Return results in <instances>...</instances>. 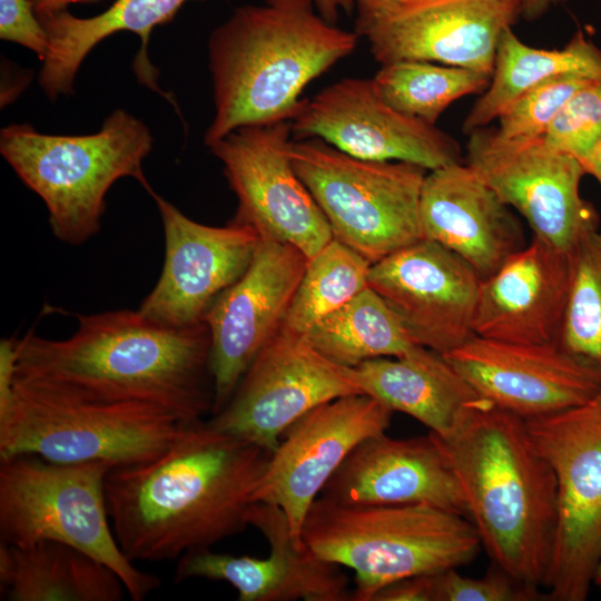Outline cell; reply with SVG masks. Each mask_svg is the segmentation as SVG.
<instances>
[{
	"label": "cell",
	"instance_id": "1",
	"mask_svg": "<svg viewBox=\"0 0 601 601\" xmlns=\"http://www.w3.org/2000/svg\"><path fill=\"white\" fill-rule=\"evenodd\" d=\"M270 455L199 420L155 459L111 467L105 492L121 551L132 562L170 561L238 534Z\"/></svg>",
	"mask_w": 601,
	"mask_h": 601
},
{
	"label": "cell",
	"instance_id": "2",
	"mask_svg": "<svg viewBox=\"0 0 601 601\" xmlns=\"http://www.w3.org/2000/svg\"><path fill=\"white\" fill-rule=\"evenodd\" d=\"M66 339L29 331L17 337L18 378L89 397L157 406L184 423L214 405L210 335L205 322L174 327L138 309L77 315Z\"/></svg>",
	"mask_w": 601,
	"mask_h": 601
},
{
	"label": "cell",
	"instance_id": "3",
	"mask_svg": "<svg viewBox=\"0 0 601 601\" xmlns=\"http://www.w3.org/2000/svg\"><path fill=\"white\" fill-rule=\"evenodd\" d=\"M358 39L324 19L313 0L236 8L208 39L215 115L205 145L242 127L290 121L305 87L349 56Z\"/></svg>",
	"mask_w": 601,
	"mask_h": 601
},
{
	"label": "cell",
	"instance_id": "4",
	"mask_svg": "<svg viewBox=\"0 0 601 601\" xmlns=\"http://www.w3.org/2000/svg\"><path fill=\"white\" fill-rule=\"evenodd\" d=\"M442 441L482 546L497 568L539 592L553 549L556 480L526 421L481 398Z\"/></svg>",
	"mask_w": 601,
	"mask_h": 601
},
{
	"label": "cell",
	"instance_id": "5",
	"mask_svg": "<svg viewBox=\"0 0 601 601\" xmlns=\"http://www.w3.org/2000/svg\"><path fill=\"white\" fill-rule=\"evenodd\" d=\"M323 560L355 572L353 601H372L384 587L459 568L482 546L464 515L428 504H345L318 496L302 529Z\"/></svg>",
	"mask_w": 601,
	"mask_h": 601
},
{
	"label": "cell",
	"instance_id": "6",
	"mask_svg": "<svg viewBox=\"0 0 601 601\" xmlns=\"http://www.w3.org/2000/svg\"><path fill=\"white\" fill-rule=\"evenodd\" d=\"M151 147L148 127L122 109L90 135H46L28 124L0 132L1 155L46 204L55 237L73 246L100 230L106 195L118 179L151 188L142 170Z\"/></svg>",
	"mask_w": 601,
	"mask_h": 601
},
{
	"label": "cell",
	"instance_id": "7",
	"mask_svg": "<svg viewBox=\"0 0 601 601\" xmlns=\"http://www.w3.org/2000/svg\"><path fill=\"white\" fill-rule=\"evenodd\" d=\"M188 423L146 403L85 396L16 376L0 413V459L31 454L58 463L150 461Z\"/></svg>",
	"mask_w": 601,
	"mask_h": 601
},
{
	"label": "cell",
	"instance_id": "8",
	"mask_svg": "<svg viewBox=\"0 0 601 601\" xmlns=\"http://www.w3.org/2000/svg\"><path fill=\"white\" fill-rule=\"evenodd\" d=\"M111 467L100 461L58 463L31 454L0 459L1 542L72 545L112 569L129 597L141 601L160 581L136 568L115 538L105 492Z\"/></svg>",
	"mask_w": 601,
	"mask_h": 601
},
{
	"label": "cell",
	"instance_id": "9",
	"mask_svg": "<svg viewBox=\"0 0 601 601\" xmlns=\"http://www.w3.org/2000/svg\"><path fill=\"white\" fill-rule=\"evenodd\" d=\"M289 158L333 238L372 264L424 238L420 203L425 168L358 159L319 138L293 139Z\"/></svg>",
	"mask_w": 601,
	"mask_h": 601
},
{
	"label": "cell",
	"instance_id": "10",
	"mask_svg": "<svg viewBox=\"0 0 601 601\" xmlns=\"http://www.w3.org/2000/svg\"><path fill=\"white\" fill-rule=\"evenodd\" d=\"M525 421L556 480L546 597L584 601L601 556V395L581 406Z\"/></svg>",
	"mask_w": 601,
	"mask_h": 601
},
{
	"label": "cell",
	"instance_id": "11",
	"mask_svg": "<svg viewBox=\"0 0 601 601\" xmlns=\"http://www.w3.org/2000/svg\"><path fill=\"white\" fill-rule=\"evenodd\" d=\"M355 32L380 65L422 60L492 76L499 39L518 0H354Z\"/></svg>",
	"mask_w": 601,
	"mask_h": 601
},
{
	"label": "cell",
	"instance_id": "12",
	"mask_svg": "<svg viewBox=\"0 0 601 601\" xmlns=\"http://www.w3.org/2000/svg\"><path fill=\"white\" fill-rule=\"evenodd\" d=\"M464 162L538 237L569 254L598 216L580 194L583 164L542 138L508 139L489 126L467 135Z\"/></svg>",
	"mask_w": 601,
	"mask_h": 601
},
{
	"label": "cell",
	"instance_id": "13",
	"mask_svg": "<svg viewBox=\"0 0 601 601\" xmlns=\"http://www.w3.org/2000/svg\"><path fill=\"white\" fill-rule=\"evenodd\" d=\"M290 121L246 126L209 147L223 164L237 198L234 221L262 239L296 247L314 257L332 238L331 227L289 158Z\"/></svg>",
	"mask_w": 601,
	"mask_h": 601
},
{
	"label": "cell",
	"instance_id": "14",
	"mask_svg": "<svg viewBox=\"0 0 601 601\" xmlns=\"http://www.w3.org/2000/svg\"><path fill=\"white\" fill-rule=\"evenodd\" d=\"M353 394L362 393L349 367L326 358L304 335L280 327L209 423L273 453L279 436L307 412Z\"/></svg>",
	"mask_w": 601,
	"mask_h": 601
},
{
	"label": "cell",
	"instance_id": "15",
	"mask_svg": "<svg viewBox=\"0 0 601 601\" xmlns=\"http://www.w3.org/2000/svg\"><path fill=\"white\" fill-rule=\"evenodd\" d=\"M290 127L294 140L319 138L358 159L404 161L427 171L463 162L452 136L392 108L372 78H344L303 99Z\"/></svg>",
	"mask_w": 601,
	"mask_h": 601
},
{
	"label": "cell",
	"instance_id": "16",
	"mask_svg": "<svg viewBox=\"0 0 601 601\" xmlns=\"http://www.w3.org/2000/svg\"><path fill=\"white\" fill-rule=\"evenodd\" d=\"M392 411L365 394L342 396L303 415L272 453L254 502L278 506L297 548L313 502L349 453L364 440L385 433Z\"/></svg>",
	"mask_w": 601,
	"mask_h": 601
},
{
	"label": "cell",
	"instance_id": "17",
	"mask_svg": "<svg viewBox=\"0 0 601 601\" xmlns=\"http://www.w3.org/2000/svg\"><path fill=\"white\" fill-rule=\"evenodd\" d=\"M148 193L161 218L165 259L138 311L174 327L203 323L213 303L249 267L262 238L234 220L224 227L197 223L152 188Z\"/></svg>",
	"mask_w": 601,
	"mask_h": 601
},
{
	"label": "cell",
	"instance_id": "18",
	"mask_svg": "<svg viewBox=\"0 0 601 601\" xmlns=\"http://www.w3.org/2000/svg\"><path fill=\"white\" fill-rule=\"evenodd\" d=\"M306 264L296 247L262 239L246 272L206 313L214 380L211 415L227 404L255 357L280 329Z\"/></svg>",
	"mask_w": 601,
	"mask_h": 601
},
{
	"label": "cell",
	"instance_id": "19",
	"mask_svg": "<svg viewBox=\"0 0 601 601\" xmlns=\"http://www.w3.org/2000/svg\"><path fill=\"white\" fill-rule=\"evenodd\" d=\"M444 356L480 396L524 420L581 406L601 392V366L559 343L474 335Z\"/></svg>",
	"mask_w": 601,
	"mask_h": 601
},
{
	"label": "cell",
	"instance_id": "20",
	"mask_svg": "<svg viewBox=\"0 0 601 601\" xmlns=\"http://www.w3.org/2000/svg\"><path fill=\"white\" fill-rule=\"evenodd\" d=\"M482 277L463 258L423 238L372 264V287L417 345L442 355L474 336Z\"/></svg>",
	"mask_w": 601,
	"mask_h": 601
},
{
	"label": "cell",
	"instance_id": "21",
	"mask_svg": "<svg viewBox=\"0 0 601 601\" xmlns=\"http://www.w3.org/2000/svg\"><path fill=\"white\" fill-rule=\"evenodd\" d=\"M248 523L267 540V558L193 550L179 558L175 582L191 578L225 581L237 590L238 601L352 600L343 566L321 559L306 545L297 548L278 506L254 502Z\"/></svg>",
	"mask_w": 601,
	"mask_h": 601
},
{
	"label": "cell",
	"instance_id": "22",
	"mask_svg": "<svg viewBox=\"0 0 601 601\" xmlns=\"http://www.w3.org/2000/svg\"><path fill=\"white\" fill-rule=\"evenodd\" d=\"M345 504H428L467 516L466 501L441 437L362 441L321 494Z\"/></svg>",
	"mask_w": 601,
	"mask_h": 601
},
{
	"label": "cell",
	"instance_id": "23",
	"mask_svg": "<svg viewBox=\"0 0 601 601\" xmlns=\"http://www.w3.org/2000/svg\"><path fill=\"white\" fill-rule=\"evenodd\" d=\"M569 283V254L533 236L482 279L474 335L509 343H559Z\"/></svg>",
	"mask_w": 601,
	"mask_h": 601
},
{
	"label": "cell",
	"instance_id": "24",
	"mask_svg": "<svg viewBox=\"0 0 601 601\" xmlns=\"http://www.w3.org/2000/svg\"><path fill=\"white\" fill-rule=\"evenodd\" d=\"M420 217L423 237L463 258L482 279L526 245L513 209L464 161L427 171Z\"/></svg>",
	"mask_w": 601,
	"mask_h": 601
},
{
	"label": "cell",
	"instance_id": "25",
	"mask_svg": "<svg viewBox=\"0 0 601 601\" xmlns=\"http://www.w3.org/2000/svg\"><path fill=\"white\" fill-rule=\"evenodd\" d=\"M362 394L392 412L405 413L446 440L483 398L444 355L416 345L396 357H378L349 367Z\"/></svg>",
	"mask_w": 601,
	"mask_h": 601
},
{
	"label": "cell",
	"instance_id": "26",
	"mask_svg": "<svg viewBox=\"0 0 601 601\" xmlns=\"http://www.w3.org/2000/svg\"><path fill=\"white\" fill-rule=\"evenodd\" d=\"M0 582L9 601H120L127 591L108 565L58 541L1 542Z\"/></svg>",
	"mask_w": 601,
	"mask_h": 601
},
{
	"label": "cell",
	"instance_id": "27",
	"mask_svg": "<svg viewBox=\"0 0 601 601\" xmlns=\"http://www.w3.org/2000/svg\"><path fill=\"white\" fill-rule=\"evenodd\" d=\"M188 1L116 0L107 10L89 18L75 17L68 10L38 16L48 37V50L39 72L43 92L51 100L71 93L76 75L87 55L105 38L120 31L140 37L139 61L144 60L150 68L146 48L152 29L171 21Z\"/></svg>",
	"mask_w": 601,
	"mask_h": 601
},
{
	"label": "cell",
	"instance_id": "28",
	"mask_svg": "<svg viewBox=\"0 0 601 601\" xmlns=\"http://www.w3.org/2000/svg\"><path fill=\"white\" fill-rule=\"evenodd\" d=\"M572 76L601 81V49L581 30L561 49L524 43L510 27L501 35L490 83L464 118L462 130L489 126L519 96L548 79Z\"/></svg>",
	"mask_w": 601,
	"mask_h": 601
},
{
	"label": "cell",
	"instance_id": "29",
	"mask_svg": "<svg viewBox=\"0 0 601 601\" xmlns=\"http://www.w3.org/2000/svg\"><path fill=\"white\" fill-rule=\"evenodd\" d=\"M304 337L326 358L345 367L401 356L417 345L398 316L370 286L317 322Z\"/></svg>",
	"mask_w": 601,
	"mask_h": 601
},
{
	"label": "cell",
	"instance_id": "30",
	"mask_svg": "<svg viewBox=\"0 0 601 601\" xmlns=\"http://www.w3.org/2000/svg\"><path fill=\"white\" fill-rule=\"evenodd\" d=\"M490 79L491 76L469 68L422 60L381 65L372 78L387 105L431 125L454 101L484 92Z\"/></svg>",
	"mask_w": 601,
	"mask_h": 601
},
{
	"label": "cell",
	"instance_id": "31",
	"mask_svg": "<svg viewBox=\"0 0 601 601\" xmlns=\"http://www.w3.org/2000/svg\"><path fill=\"white\" fill-rule=\"evenodd\" d=\"M371 266L357 252L332 238L307 260L282 327L305 335L368 286Z\"/></svg>",
	"mask_w": 601,
	"mask_h": 601
},
{
	"label": "cell",
	"instance_id": "32",
	"mask_svg": "<svg viewBox=\"0 0 601 601\" xmlns=\"http://www.w3.org/2000/svg\"><path fill=\"white\" fill-rule=\"evenodd\" d=\"M570 283L559 344L601 366V231L585 234L569 253Z\"/></svg>",
	"mask_w": 601,
	"mask_h": 601
},
{
	"label": "cell",
	"instance_id": "33",
	"mask_svg": "<svg viewBox=\"0 0 601 601\" xmlns=\"http://www.w3.org/2000/svg\"><path fill=\"white\" fill-rule=\"evenodd\" d=\"M591 82L593 80L561 76L533 86L500 114L496 131L508 139L542 138L565 102Z\"/></svg>",
	"mask_w": 601,
	"mask_h": 601
},
{
	"label": "cell",
	"instance_id": "34",
	"mask_svg": "<svg viewBox=\"0 0 601 601\" xmlns=\"http://www.w3.org/2000/svg\"><path fill=\"white\" fill-rule=\"evenodd\" d=\"M542 139L553 149L583 164L601 144V81L578 90L559 111Z\"/></svg>",
	"mask_w": 601,
	"mask_h": 601
},
{
	"label": "cell",
	"instance_id": "35",
	"mask_svg": "<svg viewBox=\"0 0 601 601\" xmlns=\"http://www.w3.org/2000/svg\"><path fill=\"white\" fill-rule=\"evenodd\" d=\"M435 588L436 601H531L540 595L496 565L482 578L462 575L456 568L439 571Z\"/></svg>",
	"mask_w": 601,
	"mask_h": 601
},
{
	"label": "cell",
	"instance_id": "36",
	"mask_svg": "<svg viewBox=\"0 0 601 601\" xmlns=\"http://www.w3.org/2000/svg\"><path fill=\"white\" fill-rule=\"evenodd\" d=\"M0 38L46 57L48 37L29 0H0Z\"/></svg>",
	"mask_w": 601,
	"mask_h": 601
},
{
	"label": "cell",
	"instance_id": "37",
	"mask_svg": "<svg viewBox=\"0 0 601 601\" xmlns=\"http://www.w3.org/2000/svg\"><path fill=\"white\" fill-rule=\"evenodd\" d=\"M435 573L395 581L381 589L372 601H436Z\"/></svg>",
	"mask_w": 601,
	"mask_h": 601
},
{
	"label": "cell",
	"instance_id": "38",
	"mask_svg": "<svg viewBox=\"0 0 601 601\" xmlns=\"http://www.w3.org/2000/svg\"><path fill=\"white\" fill-rule=\"evenodd\" d=\"M17 374V337L0 341V413L9 405Z\"/></svg>",
	"mask_w": 601,
	"mask_h": 601
},
{
	"label": "cell",
	"instance_id": "39",
	"mask_svg": "<svg viewBox=\"0 0 601 601\" xmlns=\"http://www.w3.org/2000/svg\"><path fill=\"white\" fill-rule=\"evenodd\" d=\"M317 11L328 22L336 24L341 12L351 13L354 0H313Z\"/></svg>",
	"mask_w": 601,
	"mask_h": 601
},
{
	"label": "cell",
	"instance_id": "40",
	"mask_svg": "<svg viewBox=\"0 0 601 601\" xmlns=\"http://www.w3.org/2000/svg\"><path fill=\"white\" fill-rule=\"evenodd\" d=\"M521 10V17L528 21L541 18L552 7L561 4L568 0H518Z\"/></svg>",
	"mask_w": 601,
	"mask_h": 601
},
{
	"label": "cell",
	"instance_id": "41",
	"mask_svg": "<svg viewBox=\"0 0 601 601\" xmlns=\"http://www.w3.org/2000/svg\"><path fill=\"white\" fill-rule=\"evenodd\" d=\"M37 16L67 10L73 3H95L100 0H29Z\"/></svg>",
	"mask_w": 601,
	"mask_h": 601
},
{
	"label": "cell",
	"instance_id": "42",
	"mask_svg": "<svg viewBox=\"0 0 601 601\" xmlns=\"http://www.w3.org/2000/svg\"><path fill=\"white\" fill-rule=\"evenodd\" d=\"M588 175L593 176L601 186V144L595 148L592 155L583 161Z\"/></svg>",
	"mask_w": 601,
	"mask_h": 601
},
{
	"label": "cell",
	"instance_id": "43",
	"mask_svg": "<svg viewBox=\"0 0 601 601\" xmlns=\"http://www.w3.org/2000/svg\"><path fill=\"white\" fill-rule=\"evenodd\" d=\"M593 584L601 591V556L594 570Z\"/></svg>",
	"mask_w": 601,
	"mask_h": 601
},
{
	"label": "cell",
	"instance_id": "44",
	"mask_svg": "<svg viewBox=\"0 0 601 601\" xmlns=\"http://www.w3.org/2000/svg\"><path fill=\"white\" fill-rule=\"evenodd\" d=\"M600 395H601V392H600Z\"/></svg>",
	"mask_w": 601,
	"mask_h": 601
}]
</instances>
